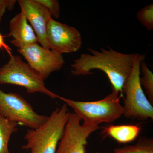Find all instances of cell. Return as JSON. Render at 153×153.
<instances>
[{
    "instance_id": "1",
    "label": "cell",
    "mask_w": 153,
    "mask_h": 153,
    "mask_svg": "<svg viewBox=\"0 0 153 153\" xmlns=\"http://www.w3.org/2000/svg\"><path fill=\"white\" fill-rule=\"evenodd\" d=\"M90 54H83L71 65V73L75 76L91 75L93 69L102 71L108 77L113 90L123 94V88L131 74L137 54H126L109 47L101 52L88 49Z\"/></svg>"
},
{
    "instance_id": "2",
    "label": "cell",
    "mask_w": 153,
    "mask_h": 153,
    "mask_svg": "<svg viewBox=\"0 0 153 153\" xmlns=\"http://www.w3.org/2000/svg\"><path fill=\"white\" fill-rule=\"evenodd\" d=\"M70 113L65 103L56 108L39 128L28 129L25 136L26 143L22 149L29 153H56Z\"/></svg>"
},
{
    "instance_id": "3",
    "label": "cell",
    "mask_w": 153,
    "mask_h": 153,
    "mask_svg": "<svg viewBox=\"0 0 153 153\" xmlns=\"http://www.w3.org/2000/svg\"><path fill=\"white\" fill-rule=\"evenodd\" d=\"M123 97L118 91L113 90L104 98L97 101H75L60 96L58 98L74 110L83 123L99 126L103 123L113 122L124 114V109L120 102Z\"/></svg>"
},
{
    "instance_id": "4",
    "label": "cell",
    "mask_w": 153,
    "mask_h": 153,
    "mask_svg": "<svg viewBox=\"0 0 153 153\" xmlns=\"http://www.w3.org/2000/svg\"><path fill=\"white\" fill-rule=\"evenodd\" d=\"M40 74L18 55H12L7 63L0 68V84H12L26 88L29 93L39 92L50 98L59 95L47 88Z\"/></svg>"
},
{
    "instance_id": "5",
    "label": "cell",
    "mask_w": 153,
    "mask_h": 153,
    "mask_svg": "<svg viewBox=\"0 0 153 153\" xmlns=\"http://www.w3.org/2000/svg\"><path fill=\"white\" fill-rule=\"evenodd\" d=\"M145 57V55L137 54L131 74L123 88V94H125L123 115L127 118L140 120L153 119V105L145 95L140 82V65Z\"/></svg>"
},
{
    "instance_id": "6",
    "label": "cell",
    "mask_w": 153,
    "mask_h": 153,
    "mask_svg": "<svg viewBox=\"0 0 153 153\" xmlns=\"http://www.w3.org/2000/svg\"><path fill=\"white\" fill-rule=\"evenodd\" d=\"M0 114L10 121L33 129L39 128L49 117L37 114L32 105L19 94L5 93L1 89Z\"/></svg>"
},
{
    "instance_id": "7",
    "label": "cell",
    "mask_w": 153,
    "mask_h": 153,
    "mask_svg": "<svg viewBox=\"0 0 153 153\" xmlns=\"http://www.w3.org/2000/svg\"><path fill=\"white\" fill-rule=\"evenodd\" d=\"M74 113H70L55 153H86L87 139L100 128L99 126L83 123Z\"/></svg>"
},
{
    "instance_id": "8",
    "label": "cell",
    "mask_w": 153,
    "mask_h": 153,
    "mask_svg": "<svg viewBox=\"0 0 153 153\" xmlns=\"http://www.w3.org/2000/svg\"><path fill=\"white\" fill-rule=\"evenodd\" d=\"M17 51L44 80L52 72L60 70L65 63L61 54L45 49L38 43L18 49Z\"/></svg>"
},
{
    "instance_id": "9",
    "label": "cell",
    "mask_w": 153,
    "mask_h": 153,
    "mask_svg": "<svg viewBox=\"0 0 153 153\" xmlns=\"http://www.w3.org/2000/svg\"><path fill=\"white\" fill-rule=\"evenodd\" d=\"M47 34L49 49L61 55L76 52L82 45V37L77 29L52 18Z\"/></svg>"
},
{
    "instance_id": "10",
    "label": "cell",
    "mask_w": 153,
    "mask_h": 153,
    "mask_svg": "<svg viewBox=\"0 0 153 153\" xmlns=\"http://www.w3.org/2000/svg\"><path fill=\"white\" fill-rule=\"evenodd\" d=\"M21 12L30 22L38 38V43L45 49H49L47 30L51 15L47 9L36 0H19Z\"/></svg>"
},
{
    "instance_id": "11",
    "label": "cell",
    "mask_w": 153,
    "mask_h": 153,
    "mask_svg": "<svg viewBox=\"0 0 153 153\" xmlns=\"http://www.w3.org/2000/svg\"><path fill=\"white\" fill-rule=\"evenodd\" d=\"M8 37H12L11 44L18 49L38 43V38L32 26L22 12L11 19Z\"/></svg>"
},
{
    "instance_id": "12",
    "label": "cell",
    "mask_w": 153,
    "mask_h": 153,
    "mask_svg": "<svg viewBox=\"0 0 153 153\" xmlns=\"http://www.w3.org/2000/svg\"><path fill=\"white\" fill-rule=\"evenodd\" d=\"M139 125L110 126L104 128L103 133L121 143L131 142L136 139L140 132Z\"/></svg>"
},
{
    "instance_id": "13",
    "label": "cell",
    "mask_w": 153,
    "mask_h": 153,
    "mask_svg": "<svg viewBox=\"0 0 153 153\" xmlns=\"http://www.w3.org/2000/svg\"><path fill=\"white\" fill-rule=\"evenodd\" d=\"M19 125L0 114V153H10L9 143L11 135L18 131Z\"/></svg>"
},
{
    "instance_id": "14",
    "label": "cell",
    "mask_w": 153,
    "mask_h": 153,
    "mask_svg": "<svg viewBox=\"0 0 153 153\" xmlns=\"http://www.w3.org/2000/svg\"><path fill=\"white\" fill-rule=\"evenodd\" d=\"M114 153H153V140L152 139L141 138L135 144L116 148Z\"/></svg>"
},
{
    "instance_id": "15",
    "label": "cell",
    "mask_w": 153,
    "mask_h": 153,
    "mask_svg": "<svg viewBox=\"0 0 153 153\" xmlns=\"http://www.w3.org/2000/svg\"><path fill=\"white\" fill-rule=\"evenodd\" d=\"M140 73L142 76H140V82L148 96L149 101L153 104V74L148 68L146 64L143 60L140 65Z\"/></svg>"
},
{
    "instance_id": "16",
    "label": "cell",
    "mask_w": 153,
    "mask_h": 153,
    "mask_svg": "<svg viewBox=\"0 0 153 153\" xmlns=\"http://www.w3.org/2000/svg\"><path fill=\"white\" fill-rule=\"evenodd\" d=\"M137 19L149 31L153 30V4L141 9L137 13Z\"/></svg>"
},
{
    "instance_id": "17",
    "label": "cell",
    "mask_w": 153,
    "mask_h": 153,
    "mask_svg": "<svg viewBox=\"0 0 153 153\" xmlns=\"http://www.w3.org/2000/svg\"><path fill=\"white\" fill-rule=\"evenodd\" d=\"M45 7L49 11L51 17L58 19L60 17V6L57 0H36Z\"/></svg>"
},
{
    "instance_id": "18",
    "label": "cell",
    "mask_w": 153,
    "mask_h": 153,
    "mask_svg": "<svg viewBox=\"0 0 153 153\" xmlns=\"http://www.w3.org/2000/svg\"><path fill=\"white\" fill-rule=\"evenodd\" d=\"M8 0H0V22L2 19L3 16L7 9Z\"/></svg>"
},
{
    "instance_id": "19",
    "label": "cell",
    "mask_w": 153,
    "mask_h": 153,
    "mask_svg": "<svg viewBox=\"0 0 153 153\" xmlns=\"http://www.w3.org/2000/svg\"><path fill=\"white\" fill-rule=\"evenodd\" d=\"M4 36H2L0 33V49H4L8 53L10 57L12 55H13L12 53V49L9 47L8 45H7L5 43L4 41Z\"/></svg>"
}]
</instances>
